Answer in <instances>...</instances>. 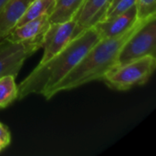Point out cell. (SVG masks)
Segmentation results:
<instances>
[{
	"label": "cell",
	"mask_w": 156,
	"mask_h": 156,
	"mask_svg": "<svg viewBox=\"0 0 156 156\" xmlns=\"http://www.w3.org/2000/svg\"><path fill=\"white\" fill-rule=\"evenodd\" d=\"M5 148V146L2 143H0V152H1L2 150H4Z\"/></svg>",
	"instance_id": "obj_18"
},
{
	"label": "cell",
	"mask_w": 156,
	"mask_h": 156,
	"mask_svg": "<svg viewBox=\"0 0 156 156\" xmlns=\"http://www.w3.org/2000/svg\"><path fill=\"white\" fill-rule=\"evenodd\" d=\"M8 0H0V11H1V9L3 8V6L5 5V3L7 2Z\"/></svg>",
	"instance_id": "obj_17"
},
{
	"label": "cell",
	"mask_w": 156,
	"mask_h": 156,
	"mask_svg": "<svg viewBox=\"0 0 156 156\" xmlns=\"http://www.w3.org/2000/svg\"><path fill=\"white\" fill-rule=\"evenodd\" d=\"M48 16V14L40 16L21 26L14 27L5 38L12 42H21L42 37L50 24Z\"/></svg>",
	"instance_id": "obj_9"
},
{
	"label": "cell",
	"mask_w": 156,
	"mask_h": 156,
	"mask_svg": "<svg viewBox=\"0 0 156 156\" xmlns=\"http://www.w3.org/2000/svg\"><path fill=\"white\" fill-rule=\"evenodd\" d=\"M56 0H33L27 6L24 15L16 23V27L21 26L24 23L35 19L43 15H49L54 7Z\"/></svg>",
	"instance_id": "obj_12"
},
{
	"label": "cell",
	"mask_w": 156,
	"mask_h": 156,
	"mask_svg": "<svg viewBox=\"0 0 156 156\" xmlns=\"http://www.w3.org/2000/svg\"><path fill=\"white\" fill-rule=\"evenodd\" d=\"M33 0H8L0 11V40L16 27Z\"/></svg>",
	"instance_id": "obj_10"
},
{
	"label": "cell",
	"mask_w": 156,
	"mask_h": 156,
	"mask_svg": "<svg viewBox=\"0 0 156 156\" xmlns=\"http://www.w3.org/2000/svg\"><path fill=\"white\" fill-rule=\"evenodd\" d=\"M156 17L147 20L122 46L115 68L145 56H155Z\"/></svg>",
	"instance_id": "obj_4"
},
{
	"label": "cell",
	"mask_w": 156,
	"mask_h": 156,
	"mask_svg": "<svg viewBox=\"0 0 156 156\" xmlns=\"http://www.w3.org/2000/svg\"><path fill=\"white\" fill-rule=\"evenodd\" d=\"M100 39L94 27L76 35L60 52L46 62L38 64L17 86V99L21 100L31 94L44 96L81 60Z\"/></svg>",
	"instance_id": "obj_1"
},
{
	"label": "cell",
	"mask_w": 156,
	"mask_h": 156,
	"mask_svg": "<svg viewBox=\"0 0 156 156\" xmlns=\"http://www.w3.org/2000/svg\"><path fill=\"white\" fill-rule=\"evenodd\" d=\"M75 19L61 23H50L43 35V56L38 64H42L60 52L74 37Z\"/></svg>",
	"instance_id": "obj_6"
},
{
	"label": "cell",
	"mask_w": 156,
	"mask_h": 156,
	"mask_svg": "<svg viewBox=\"0 0 156 156\" xmlns=\"http://www.w3.org/2000/svg\"><path fill=\"white\" fill-rule=\"evenodd\" d=\"M43 36L35 39L12 42L0 40V78L7 75L17 76L25 61L42 47Z\"/></svg>",
	"instance_id": "obj_5"
},
{
	"label": "cell",
	"mask_w": 156,
	"mask_h": 156,
	"mask_svg": "<svg viewBox=\"0 0 156 156\" xmlns=\"http://www.w3.org/2000/svg\"><path fill=\"white\" fill-rule=\"evenodd\" d=\"M135 2L136 0H112L104 19H108L124 13L130 7L134 5Z\"/></svg>",
	"instance_id": "obj_15"
},
{
	"label": "cell",
	"mask_w": 156,
	"mask_h": 156,
	"mask_svg": "<svg viewBox=\"0 0 156 156\" xmlns=\"http://www.w3.org/2000/svg\"><path fill=\"white\" fill-rule=\"evenodd\" d=\"M136 5H133L127 11L113 17L104 19L94 26L101 39L121 36L131 29L137 22Z\"/></svg>",
	"instance_id": "obj_7"
},
{
	"label": "cell",
	"mask_w": 156,
	"mask_h": 156,
	"mask_svg": "<svg viewBox=\"0 0 156 156\" xmlns=\"http://www.w3.org/2000/svg\"><path fill=\"white\" fill-rule=\"evenodd\" d=\"M155 68V56H145L112 69L102 80L111 89L125 91L145 84L154 74Z\"/></svg>",
	"instance_id": "obj_3"
},
{
	"label": "cell",
	"mask_w": 156,
	"mask_h": 156,
	"mask_svg": "<svg viewBox=\"0 0 156 156\" xmlns=\"http://www.w3.org/2000/svg\"><path fill=\"white\" fill-rule=\"evenodd\" d=\"M112 0H85L81 8L74 17L76 27L74 37L81 31L94 27L105 18Z\"/></svg>",
	"instance_id": "obj_8"
},
{
	"label": "cell",
	"mask_w": 156,
	"mask_h": 156,
	"mask_svg": "<svg viewBox=\"0 0 156 156\" xmlns=\"http://www.w3.org/2000/svg\"><path fill=\"white\" fill-rule=\"evenodd\" d=\"M14 76L7 75L0 78V110L10 105L17 99V86Z\"/></svg>",
	"instance_id": "obj_13"
},
{
	"label": "cell",
	"mask_w": 156,
	"mask_h": 156,
	"mask_svg": "<svg viewBox=\"0 0 156 156\" xmlns=\"http://www.w3.org/2000/svg\"><path fill=\"white\" fill-rule=\"evenodd\" d=\"M0 143H2L5 147L11 143V135L7 128L0 122Z\"/></svg>",
	"instance_id": "obj_16"
},
{
	"label": "cell",
	"mask_w": 156,
	"mask_h": 156,
	"mask_svg": "<svg viewBox=\"0 0 156 156\" xmlns=\"http://www.w3.org/2000/svg\"><path fill=\"white\" fill-rule=\"evenodd\" d=\"M151 18L145 20L138 19L131 29L121 36L100 39L81 60L43 97L46 100H50L60 91L79 88L90 81L102 80L104 76L115 68L119 52L123 44Z\"/></svg>",
	"instance_id": "obj_2"
},
{
	"label": "cell",
	"mask_w": 156,
	"mask_h": 156,
	"mask_svg": "<svg viewBox=\"0 0 156 156\" xmlns=\"http://www.w3.org/2000/svg\"><path fill=\"white\" fill-rule=\"evenodd\" d=\"M137 19L145 20L156 16V0H136Z\"/></svg>",
	"instance_id": "obj_14"
},
{
	"label": "cell",
	"mask_w": 156,
	"mask_h": 156,
	"mask_svg": "<svg viewBox=\"0 0 156 156\" xmlns=\"http://www.w3.org/2000/svg\"><path fill=\"white\" fill-rule=\"evenodd\" d=\"M85 0H56L48 16L50 23H61L74 19Z\"/></svg>",
	"instance_id": "obj_11"
}]
</instances>
